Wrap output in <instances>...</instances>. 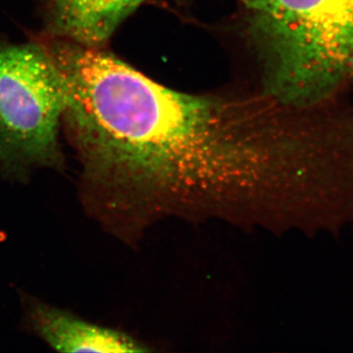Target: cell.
<instances>
[{
	"instance_id": "5b68a950",
	"label": "cell",
	"mask_w": 353,
	"mask_h": 353,
	"mask_svg": "<svg viewBox=\"0 0 353 353\" xmlns=\"http://www.w3.org/2000/svg\"><path fill=\"white\" fill-rule=\"evenodd\" d=\"M148 0H51L58 27L68 38L97 46Z\"/></svg>"
},
{
	"instance_id": "277c9868",
	"label": "cell",
	"mask_w": 353,
	"mask_h": 353,
	"mask_svg": "<svg viewBox=\"0 0 353 353\" xmlns=\"http://www.w3.org/2000/svg\"><path fill=\"white\" fill-rule=\"evenodd\" d=\"M27 320L34 334L61 352H141L146 350L131 336L97 326L53 306L32 301Z\"/></svg>"
},
{
	"instance_id": "3957f363",
	"label": "cell",
	"mask_w": 353,
	"mask_h": 353,
	"mask_svg": "<svg viewBox=\"0 0 353 353\" xmlns=\"http://www.w3.org/2000/svg\"><path fill=\"white\" fill-rule=\"evenodd\" d=\"M61 77L44 46L0 41V173L23 180L37 168L60 169Z\"/></svg>"
},
{
	"instance_id": "7a4b0ae2",
	"label": "cell",
	"mask_w": 353,
	"mask_h": 353,
	"mask_svg": "<svg viewBox=\"0 0 353 353\" xmlns=\"http://www.w3.org/2000/svg\"><path fill=\"white\" fill-rule=\"evenodd\" d=\"M241 1L278 102L311 105L352 78L353 0Z\"/></svg>"
},
{
	"instance_id": "6da1fadb",
	"label": "cell",
	"mask_w": 353,
	"mask_h": 353,
	"mask_svg": "<svg viewBox=\"0 0 353 353\" xmlns=\"http://www.w3.org/2000/svg\"><path fill=\"white\" fill-rule=\"evenodd\" d=\"M63 83L81 197L110 229L153 209L275 212L285 139L267 111L176 92L99 48L77 54Z\"/></svg>"
}]
</instances>
